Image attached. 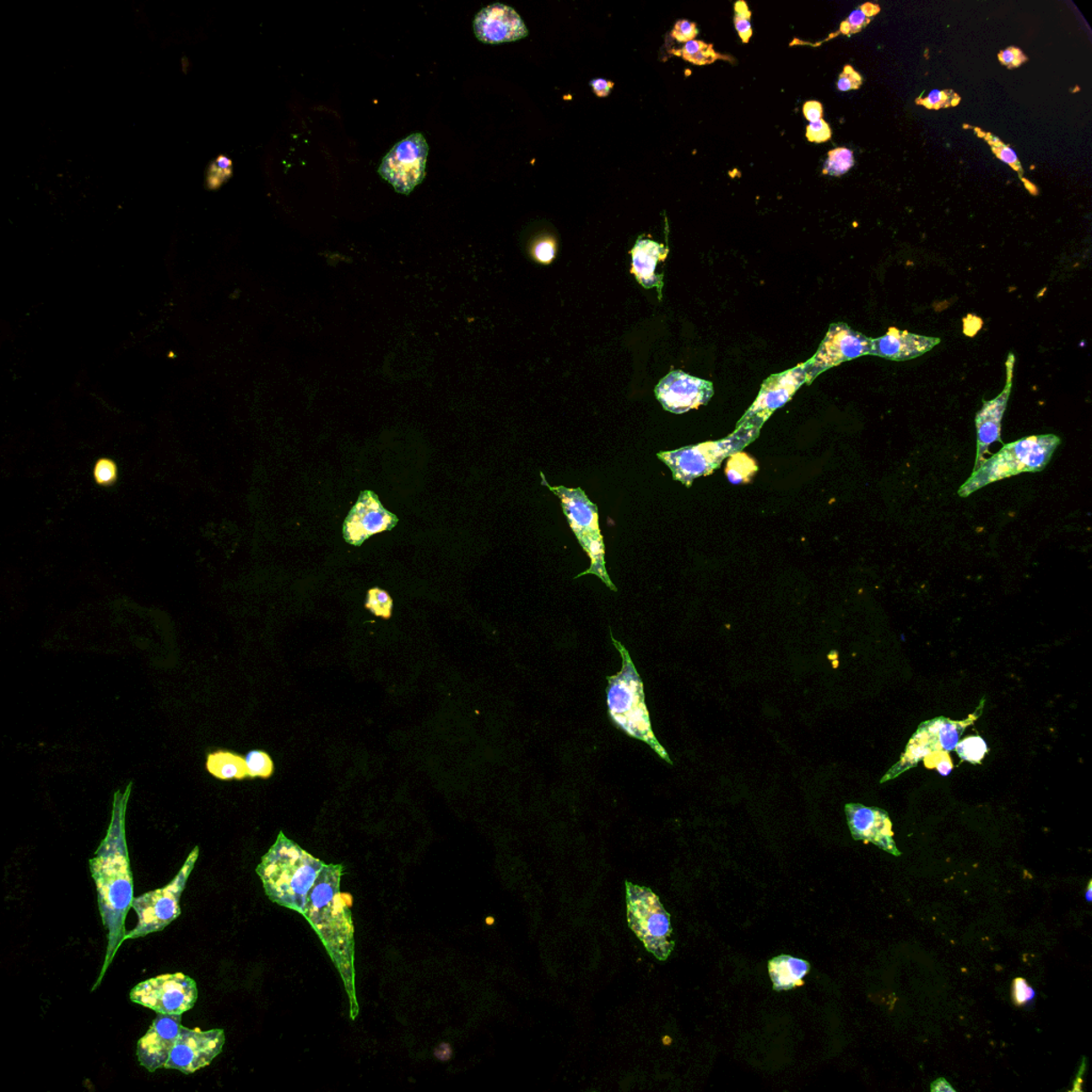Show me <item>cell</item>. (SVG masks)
I'll list each match as a JSON object with an SVG mask.
<instances>
[{
    "label": "cell",
    "instance_id": "cell-39",
    "mask_svg": "<svg viewBox=\"0 0 1092 1092\" xmlns=\"http://www.w3.org/2000/svg\"><path fill=\"white\" fill-rule=\"evenodd\" d=\"M998 61L1009 69H1018L1029 61L1023 51L1019 47L1010 46L998 53Z\"/></svg>",
    "mask_w": 1092,
    "mask_h": 1092
},
{
    "label": "cell",
    "instance_id": "cell-14",
    "mask_svg": "<svg viewBox=\"0 0 1092 1092\" xmlns=\"http://www.w3.org/2000/svg\"><path fill=\"white\" fill-rule=\"evenodd\" d=\"M738 440L734 435L722 441L706 442L679 451L658 453V457L672 469L675 479L688 485L699 476L711 474L735 450Z\"/></svg>",
    "mask_w": 1092,
    "mask_h": 1092
},
{
    "label": "cell",
    "instance_id": "cell-5",
    "mask_svg": "<svg viewBox=\"0 0 1092 1092\" xmlns=\"http://www.w3.org/2000/svg\"><path fill=\"white\" fill-rule=\"evenodd\" d=\"M1061 439L1054 435L1032 436L1005 445L973 472L958 494L969 496L994 481L1021 473L1040 472L1050 462Z\"/></svg>",
    "mask_w": 1092,
    "mask_h": 1092
},
{
    "label": "cell",
    "instance_id": "cell-47",
    "mask_svg": "<svg viewBox=\"0 0 1092 1092\" xmlns=\"http://www.w3.org/2000/svg\"><path fill=\"white\" fill-rule=\"evenodd\" d=\"M937 769L941 772V775H943V776L949 775V772L951 771V770H953V765H951V762L948 755L945 756V759L939 762L937 765Z\"/></svg>",
    "mask_w": 1092,
    "mask_h": 1092
},
{
    "label": "cell",
    "instance_id": "cell-38",
    "mask_svg": "<svg viewBox=\"0 0 1092 1092\" xmlns=\"http://www.w3.org/2000/svg\"><path fill=\"white\" fill-rule=\"evenodd\" d=\"M1037 993L1024 978H1015L1012 986V999L1016 1007L1032 1006Z\"/></svg>",
    "mask_w": 1092,
    "mask_h": 1092
},
{
    "label": "cell",
    "instance_id": "cell-48",
    "mask_svg": "<svg viewBox=\"0 0 1092 1092\" xmlns=\"http://www.w3.org/2000/svg\"><path fill=\"white\" fill-rule=\"evenodd\" d=\"M437 1057L442 1061H447L452 1056V1047L448 1045H442L439 1051L436 1053Z\"/></svg>",
    "mask_w": 1092,
    "mask_h": 1092
},
{
    "label": "cell",
    "instance_id": "cell-30",
    "mask_svg": "<svg viewBox=\"0 0 1092 1092\" xmlns=\"http://www.w3.org/2000/svg\"><path fill=\"white\" fill-rule=\"evenodd\" d=\"M855 166V157L850 149L837 148L830 151L823 169V175L840 177Z\"/></svg>",
    "mask_w": 1092,
    "mask_h": 1092
},
{
    "label": "cell",
    "instance_id": "cell-12",
    "mask_svg": "<svg viewBox=\"0 0 1092 1092\" xmlns=\"http://www.w3.org/2000/svg\"><path fill=\"white\" fill-rule=\"evenodd\" d=\"M870 339L872 338L855 331L846 323L831 324L818 353L808 363H805L807 381L812 382L814 378L831 367L860 358V356L869 355Z\"/></svg>",
    "mask_w": 1092,
    "mask_h": 1092
},
{
    "label": "cell",
    "instance_id": "cell-7",
    "mask_svg": "<svg viewBox=\"0 0 1092 1092\" xmlns=\"http://www.w3.org/2000/svg\"><path fill=\"white\" fill-rule=\"evenodd\" d=\"M626 902L632 931L658 960H667L674 941L672 920L661 900L650 889L626 883Z\"/></svg>",
    "mask_w": 1092,
    "mask_h": 1092
},
{
    "label": "cell",
    "instance_id": "cell-25",
    "mask_svg": "<svg viewBox=\"0 0 1092 1092\" xmlns=\"http://www.w3.org/2000/svg\"><path fill=\"white\" fill-rule=\"evenodd\" d=\"M964 127L973 129L978 138L985 140L989 147H990L994 156H996L998 159L1003 161L1004 164H1006L1012 167V169L1015 171L1016 175H1019L1022 183H1024V187L1027 189V191H1029L1030 193L1034 194V196H1038L1039 192H1038V189L1034 183L1027 181L1024 177L1023 167L1021 165L1018 155H1016L1010 145L1004 143L1001 139L996 136V134L985 132L980 127L969 126H966V124L964 126Z\"/></svg>",
    "mask_w": 1092,
    "mask_h": 1092
},
{
    "label": "cell",
    "instance_id": "cell-32",
    "mask_svg": "<svg viewBox=\"0 0 1092 1092\" xmlns=\"http://www.w3.org/2000/svg\"><path fill=\"white\" fill-rule=\"evenodd\" d=\"M955 750L961 761L976 765L982 763L989 748L985 740L981 737H971L957 744Z\"/></svg>",
    "mask_w": 1092,
    "mask_h": 1092
},
{
    "label": "cell",
    "instance_id": "cell-3",
    "mask_svg": "<svg viewBox=\"0 0 1092 1092\" xmlns=\"http://www.w3.org/2000/svg\"><path fill=\"white\" fill-rule=\"evenodd\" d=\"M323 865L280 832L257 873L270 900L300 913Z\"/></svg>",
    "mask_w": 1092,
    "mask_h": 1092
},
{
    "label": "cell",
    "instance_id": "cell-33",
    "mask_svg": "<svg viewBox=\"0 0 1092 1092\" xmlns=\"http://www.w3.org/2000/svg\"><path fill=\"white\" fill-rule=\"evenodd\" d=\"M248 776L269 778L273 772V762L264 751L253 750L246 755Z\"/></svg>",
    "mask_w": 1092,
    "mask_h": 1092
},
{
    "label": "cell",
    "instance_id": "cell-27",
    "mask_svg": "<svg viewBox=\"0 0 1092 1092\" xmlns=\"http://www.w3.org/2000/svg\"><path fill=\"white\" fill-rule=\"evenodd\" d=\"M880 5L874 3H865L853 10L845 20H843L840 29L831 34L820 43H826L839 36L851 37L859 34L870 24L876 15L880 13Z\"/></svg>",
    "mask_w": 1092,
    "mask_h": 1092
},
{
    "label": "cell",
    "instance_id": "cell-44",
    "mask_svg": "<svg viewBox=\"0 0 1092 1092\" xmlns=\"http://www.w3.org/2000/svg\"><path fill=\"white\" fill-rule=\"evenodd\" d=\"M803 117L810 123H814L821 120L824 116V108L818 101H809L804 102L803 108Z\"/></svg>",
    "mask_w": 1092,
    "mask_h": 1092
},
{
    "label": "cell",
    "instance_id": "cell-9",
    "mask_svg": "<svg viewBox=\"0 0 1092 1092\" xmlns=\"http://www.w3.org/2000/svg\"><path fill=\"white\" fill-rule=\"evenodd\" d=\"M199 852L197 846L169 884L134 897L132 907L137 913L138 924L133 931L126 933V940L139 939L150 933L164 931L167 925L181 916V896L186 888L189 876L196 865Z\"/></svg>",
    "mask_w": 1092,
    "mask_h": 1092
},
{
    "label": "cell",
    "instance_id": "cell-2",
    "mask_svg": "<svg viewBox=\"0 0 1092 1092\" xmlns=\"http://www.w3.org/2000/svg\"><path fill=\"white\" fill-rule=\"evenodd\" d=\"M343 865L324 864L307 892L300 915L311 924L338 967L350 1003V1018L359 1014L355 993L354 927L350 906L340 892Z\"/></svg>",
    "mask_w": 1092,
    "mask_h": 1092
},
{
    "label": "cell",
    "instance_id": "cell-16",
    "mask_svg": "<svg viewBox=\"0 0 1092 1092\" xmlns=\"http://www.w3.org/2000/svg\"><path fill=\"white\" fill-rule=\"evenodd\" d=\"M658 402L664 410L683 414L707 404L713 395L710 381L693 377L682 371H674L663 378L656 387Z\"/></svg>",
    "mask_w": 1092,
    "mask_h": 1092
},
{
    "label": "cell",
    "instance_id": "cell-8",
    "mask_svg": "<svg viewBox=\"0 0 1092 1092\" xmlns=\"http://www.w3.org/2000/svg\"><path fill=\"white\" fill-rule=\"evenodd\" d=\"M985 705V699H982L981 705H978L976 711L972 713L966 721H955L945 717H937L923 722L918 726L917 732L912 735L910 742L908 743L905 753L901 758L892 769L886 772V775L881 779V783L894 779L907 770L917 767L922 759H927L928 756L933 754H949L955 750L957 744L960 742L962 734L967 727L972 726L977 721V718L982 715Z\"/></svg>",
    "mask_w": 1092,
    "mask_h": 1092
},
{
    "label": "cell",
    "instance_id": "cell-21",
    "mask_svg": "<svg viewBox=\"0 0 1092 1092\" xmlns=\"http://www.w3.org/2000/svg\"><path fill=\"white\" fill-rule=\"evenodd\" d=\"M804 382H807L805 364L796 366L782 374L771 376L762 387L758 398L751 405L742 421L755 420L763 423L775 410L786 404Z\"/></svg>",
    "mask_w": 1092,
    "mask_h": 1092
},
{
    "label": "cell",
    "instance_id": "cell-1",
    "mask_svg": "<svg viewBox=\"0 0 1092 1092\" xmlns=\"http://www.w3.org/2000/svg\"><path fill=\"white\" fill-rule=\"evenodd\" d=\"M132 786L131 782L126 791L116 792L110 828L94 857L89 861L90 872L96 886L102 925L108 932L106 959L97 985L126 941V918L134 899V878L126 834V810Z\"/></svg>",
    "mask_w": 1092,
    "mask_h": 1092
},
{
    "label": "cell",
    "instance_id": "cell-50",
    "mask_svg": "<svg viewBox=\"0 0 1092 1092\" xmlns=\"http://www.w3.org/2000/svg\"><path fill=\"white\" fill-rule=\"evenodd\" d=\"M494 922L495 920L493 917H486L485 923L488 924V925H493Z\"/></svg>",
    "mask_w": 1092,
    "mask_h": 1092
},
{
    "label": "cell",
    "instance_id": "cell-28",
    "mask_svg": "<svg viewBox=\"0 0 1092 1092\" xmlns=\"http://www.w3.org/2000/svg\"><path fill=\"white\" fill-rule=\"evenodd\" d=\"M673 55L683 58L685 61L696 64V66H707L717 61H729V57L721 55L713 50V45L708 43L694 40L686 43L680 50H672Z\"/></svg>",
    "mask_w": 1092,
    "mask_h": 1092
},
{
    "label": "cell",
    "instance_id": "cell-10",
    "mask_svg": "<svg viewBox=\"0 0 1092 1092\" xmlns=\"http://www.w3.org/2000/svg\"><path fill=\"white\" fill-rule=\"evenodd\" d=\"M129 998L157 1014L183 1015L197 1003L198 987L192 977L173 973L138 983Z\"/></svg>",
    "mask_w": 1092,
    "mask_h": 1092
},
{
    "label": "cell",
    "instance_id": "cell-4",
    "mask_svg": "<svg viewBox=\"0 0 1092 1092\" xmlns=\"http://www.w3.org/2000/svg\"><path fill=\"white\" fill-rule=\"evenodd\" d=\"M612 638L614 645L623 656V666L618 674L608 680L607 702L610 716L624 732L647 743L658 755L670 762L666 751L658 744L652 732L642 682L630 654L613 635Z\"/></svg>",
    "mask_w": 1092,
    "mask_h": 1092
},
{
    "label": "cell",
    "instance_id": "cell-43",
    "mask_svg": "<svg viewBox=\"0 0 1092 1092\" xmlns=\"http://www.w3.org/2000/svg\"><path fill=\"white\" fill-rule=\"evenodd\" d=\"M534 257L538 262L549 264L555 258L556 248L551 240H542L534 248Z\"/></svg>",
    "mask_w": 1092,
    "mask_h": 1092
},
{
    "label": "cell",
    "instance_id": "cell-36",
    "mask_svg": "<svg viewBox=\"0 0 1092 1092\" xmlns=\"http://www.w3.org/2000/svg\"><path fill=\"white\" fill-rule=\"evenodd\" d=\"M366 607L371 613L379 617L390 618L393 608L390 594L379 588L371 589L367 596Z\"/></svg>",
    "mask_w": 1092,
    "mask_h": 1092
},
{
    "label": "cell",
    "instance_id": "cell-34",
    "mask_svg": "<svg viewBox=\"0 0 1092 1092\" xmlns=\"http://www.w3.org/2000/svg\"><path fill=\"white\" fill-rule=\"evenodd\" d=\"M751 11L747 3L744 0H738L734 4V26L737 29L740 40L744 45H748L751 37L754 36L753 27H751Z\"/></svg>",
    "mask_w": 1092,
    "mask_h": 1092
},
{
    "label": "cell",
    "instance_id": "cell-20",
    "mask_svg": "<svg viewBox=\"0 0 1092 1092\" xmlns=\"http://www.w3.org/2000/svg\"><path fill=\"white\" fill-rule=\"evenodd\" d=\"M1015 363V355L1010 354L1006 362L1007 380L1004 390L996 398L983 402L982 408L976 415L977 456L974 470L985 461L983 456L988 448L994 442H1001L1002 420L1012 394Z\"/></svg>",
    "mask_w": 1092,
    "mask_h": 1092
},
{
    "label": "cell",
    "instance_id": "cell-26",
    "mask_svg": "<svg viewBox=\"0 0 1092 1092\" xmlns=\"http://www.w3.org/2000/svg\"><path fill=\"white\" fill-rule=\"evenodd\" d=\"M207 769L220 780H241L248 777L246 760L229 751H216L208 756Z\"/></svg>",
    "mask_w": 1092,
    "mask_h": 1092
},
{
    "label": "cell",
    "instance_id": "cell-23",
    "mask_svg": "<svg viewBox=\"0 0 1092 1092\" xmlns=\"http://www.w3.org/2000/svg\"><path fill=\"white\" fill-rule=\"evenodd\" d=\"M668 252L666 247L656 241L642 238L637 240L631 252L632 273L643 288L661 290L663 275L656 273V269L667 258Z\"/></svg>",
    "mask_w": 1092,
    "mask_h": 1092
},
{
    "label": "cell",
    "instance_id": "cell-40",
    "mask_svg": "<svg viewBox=\"0 0 1092 1092\" xmlns=\"http://www.w3.org/2000/svg\"><path fill=\"white\" fill-rule=\"evenodd\" d=\"M862 84L863 77H861V74L857 72L855 69L850 66V64H847V66L843 69L839 80H837V89H839L841 92L858 90L861 88Z\"/></svg>",
    "mask_w": 1092,
    "mask_h": 1092
},
{
    "label": "cell",
    "instance_id": "cell-19",
    "mask_svg": "<svg viewBox=\"0 0 1092 1092\" xmlns=\"http://www.w3.org/2000/svg\"><path fill=\"white\" fill-rule=\"evenodd\" d=\"M845 811L853 839L873 843L892 855L897 857L901 855L893 839L888 812L858 803L847 804Z\"/></svg>",
    "mask_w": 1092,
    "mask_h": 1092
},
{
    "label": "cell",
    "instance_id": "cell-45",
    "mask_svg": "<svg viewBox=\"0 0 1092 1092\" xmlns=\"http://www.w3.org/2000/svg\"><path fill=\"white\" fill-rule=\"evenodd\" d=\"M591 85L594 92H596V94L599 97L608 96L610 91H612L614 88L613 83H610V81L603 78L593 79L591 81Z\"/></svg>",
    "mask_w": 1092,
    "mask_h": 1092
},
{
    "label": "cell",
    "instance_id": "cell-11",
    "mask_svg": "<svg viewBox=\"0 0 1092 1092\" xmlns=\"http://www.w3.org/2000/svg\"><path fill=\"white\" fill-rule=\"evenodd\" d=\"M428 144L423 134H412L402 140L382 159L379 175L395 192L409 194L425 177Z\"/></svg>",
    "mask_w": 1092,
    "mask_h": 1092
},
{
    "label": "cell",
    "instance_id": "cell-13",
    "mask_svg": "<svg viewBox=\"0 0 1092 1092\" xmlns=\"http://www.w3.org/2000/svg\"><path fill=\"white\" fill-rule=\"evenodd\" d=\"M225 1043L224 1030L201 1031L187 1029L182 1025L175 1047L165 1064L166 1069L178 1070L183 1074H192L209 1066L223 1052Z\"/></svg>",
    "mask_w": 1092,
    "mask_h": 1092
},
{
    "label": "cell",
    "instance_id": "cell-17",
    "mask_svg": "<svg viewBox=\"0 0 1092 1092\" xmlns=\"http://www.w3.org/2000/svg\"><path fill=\"white\" fill-rule=\"evenodd\" d=\"M182 1027V1015L157 1014L149 1031L138 1041L139 1063L150 1072L165 1068Z\"/></svg>",
    "mask_w": 1092,
    "mask_h": 1092
},
{
    "label": "cell",
    "instance_id": "cell-15",
    "mask_svg": "<svg viewBox=\"0 0 1092 1092\" xmlns=\"http://www.w3.org/2000/svg\"><path fill=\"white\" fill-rule=\"evenodd\" d=\"M398 517L382 506L375 492L363 491L346 517L343 534L346 542L360 546L367 539L397 526Z\"/></svg>",
    "mask_w": 1092,
    "mask_h": 1092
},
{
    "label": "cell",
    "instance_id": "cell-41",
    "mask_svg": "<svg viewBox=\"0 0 1092 1092\" xmlns=\"http://www.w3.org/2000/svg\"><path fill=\"white\" fill-rule=\"evenodd\" d=\"M805 136L810 143H824L829 142L832 137V131L829 124L821 118V120L814 123H810L807 127Z\"/></svg>",
    "mask_w": 1092,
    "mask_h": 1092
},
{
    "label": "cell",
    "instance_id": "cell-22",
    "mask_svg": "<svg viewBox=\"0 0 1092 1092\" xmlns=\"http://www.w3.org/2000/svg\"><path fill=\"white\" fill-rule=\"evenodd\" d=\"M940 343L941 339L937 338L890 328L884 337L870 339L869 355L896 362L908 361L925 354Z\"/></svg>",
    "mask_w": 1092,
    "mask_h": 1092
},
{
    "label": "cell",
    "instance_id": "cell-18",
    "mask_svg": "<svg viewBox=\"0 0 1092 1092\" xmlns=\"http://www.w3.org/2000/svg\"><path fill=\"white\" fill-rule=\"evenodd\" d=\"M476 37L485 45L515 42L528 36V29L516 10L506 4H494L475 16Z\"/></svg>",
    "mask_w": 1092,
    "mask_h": 1092
},
{
    "label": "cell",
    "instance_id": "cell-6",
    "mask_svg": "<svg viewBox=\"0 0 1092 1092\" xmlns=\"http://www.w3.org/2000/svg\"><path fill=\"white\" fill-rule=\"evenodd\" d=\"M546 485L558 496L562 509H564L573 533L575 534L578 542H580L582 548L591 560V567L575 578L586 575H593L598 576L612 591H617V588L610 581L607 566H605L604 542L601 531H599L598 507L588 499L585 492L580 488L569 489L562 485L550 486L549 484H546Z\"/></svg>",
    "mask_w": 1092,
    "mask_h": 1092
},
{
    "label": "cell",
    "instance_id": "cell-29",
    "mask_svg": "<svg viewBox=\"0 0 1092 1092\" xmlns=\"http://www.w3.org/2000/svg\"><path fill=\"white\" fill-rule=\"evenodd\" d=\"M758 470L754 459L745 452L732 453L729 458L726 473L734 485L746 484L754 477Z\"/></svg>",
    "mask_w": 1092,
    "mask_h": 1092
},
{
    "label": "cell",
    "instance_id": "cell-31",
    "mask_svg": "<svg viewBox=\"0 0 1092 1092\" xmlns=\"http://www.w3.org/2000/svg\"><path fill=\"white\" fill-rule=\"evenodd\" d=\"M960 102V95L953 90H933L926 96H918L916 104L928 110H941L958 106Z\"/></svg>",
    "mask_w": 1092,
    "mask_h": 1092
},
{
    "label": "cell",
    "instance_id": "cell-46",
    "mask_svg": "<svg viewBox=\"0 0 1092 1092\" xmlns=\"http://www.w3.org/2000/svg\"><path fill=\"white\" fill-rule=\"evenodd\" d=\"M931 1089L933 1092H955V1089L951 1088L948 1080H945L944 1079H938L934 1080V1082L932 1084Z\"/></svg>",
    "mask_w": 1092,
    "mask_h": 1092
},
{
    "label": "cell",
    "instance_id": "cell-49",
    "mask_svg": "<svg viewBox=\"0 0 1092 1092\" xmlns=\"http://www.w3.org/2000/svg\"><path fill=\"white\" fill-rule=\"evenodd\" d=\"M1085 899H1086V901H1088V902H1091V901H1092V883H1091V881H1089V884H1088V889H1086V892H1085Z\"/></svg>",
    "mask_w": 1092,
    "mask_h": 1092
},
{
    "label": "cell",
    "instance_id": "cell-37",
    "mask_svg": "<svg viewBox=\"0 0 1092 1092\" xmlns=\"http://www.w3.org/2000/svg\"><path fill=\"white\" fill-rule=\"evenodd\" d=\"M232 175V161L225 156H220L216 159L212 166L209 167L208 172V185L210 188H217L224 183Z\"/></svg>",
    "mask_w": 1092,
    "mask_h": 1092
},
{
    "label": "cell",
    "instance_id": "cell-24",
    "mask_svg": "<svg viewBox=\"0 0 1092 1092\" xmlns=\"http://www.w3.org/2000/svg\"><path fill=\"white\" fill-rule=\"evenodd\" d=\"M769 972L776 991L792 990L803 985L804 977L809 974L810 964L796 957L781 955L769 962Z\"/></svg>",
    "mask_w": 1092,
    "mask_h": 1092
},
{
    "label": "cell",
    "instance_id": "cell-35",
    "mask_svg": "<svg viewBox=\"0 0 1092 1092\" xmlns=\"http://www.w3.org/2000/svg\"><path fill=\"white\" fill-rule=\"evenodd\" d=\"M94 478L97 485L110 488L118 478V467L110 458H100L94 464Z\"/></svg>",
    "mask_w": 1092,
    "mask_h": 1092
},
{
    "label": "cell",
    "instance_id": "cell-42",
    "mask_svg": "<svg viewBox=\"0 0 1092 1092\" xmlns=\"http://www.w3.org/2000/svg\"><path fill=\"white\" fill-rule=\"evenodd\" d=\"M698 29L695 23L688 20H680L675 23L672 36L675 41L679 43H688L696 40L698 36Z\"/></svg>",
    "mask_w": 1092,
    "mask_h": 1092
}]
</instances>
